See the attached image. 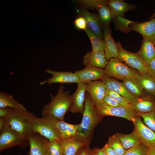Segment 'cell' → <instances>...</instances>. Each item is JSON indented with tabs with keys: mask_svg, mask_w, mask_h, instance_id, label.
Returning <instances> with one entry per match:
<instances>
[{
	"mask_svg": "<svg viewBox=\"0 0 155 155\" xmlns=\"http://www.w3.org/2000/svg\"><path fill=\"white\" fill-rule=\"evenodd\" d=\"M106 94L112 97L122 106L131 108L130 103L119 94L106 89Z\"/></svg>",
	"mask_w": 155,
	"mask_h": 155,
	"instance_id": "cell-34",
	"label": "cell"
},
{
	"mask_svg": "<svg viewBox=\"0 0 155 155\" xmlns=\"http://www.w3.org/2000/svg\"><path fill=\"white\" fill-rule=\"evenodd\" d=\"M154 97H155V93L154 94Z\"/></svg>",
	"mask_w": 155,
	"mask_h": 155,
	"instance_id": "cell-49",
	"label": "cell"
},
{
	"mask_svg": "<svg viewBox=\"0 0 155 155\" xmlns=\"http://www.w3.org/2000/svg\"><path fill=\"white\" fill-rule=\"evenodd\" d=\"M148 147L140 143L127 150L124 155H146Z\"/></svg>",
	"mask_w": 155,
	"mask_h": 155,
	"instance_id": "cell-33",
	"label": "cell"
},
{
	"mask_svg": "<svg viewBox=\"0 0 155 155\" xmlns=\"http://www.w3.org/2000/svg\"><path fill=\"white\" fill-rule=\"evenodd\" d=\"M108 1L101 4L97 10L101 25H109L111 22L116 17L114 13L108 5Z\"/></svg>",
	"mask_w": 155,
	"mask_h": 155,
	"instance_id": "cell-27",
	"label": "cell"
},
{
	"mask_svg": "<svg viewBox=\"0 0 155 155\" xmlns=\"http://www.w3.org/2000/svg\"><path fill=\"white\" fill-rule=\"evenodd\" d=\"M108 5L112 10L116 17H123L127 11L134 10L135 6L130 5L121 0H110Z\"/></svg>",
	"mask_w": 155,
	"mask_h": 155,
	"instance_id": "cell-24",
	"label": "cell"
},
{
	"mask_svg": "<svg viewBox=\"0 0 155 155\" xmlns=\"http://www.w3.org/2000/svg\"><path fill=\"white\" fill-rule=\"evenodd\" d=\"M83 62L86 67L103 69L108 63L104 51H93L87 52L83 57Z\"/></svg>",
	"mask_w": 155,
	"mask_h": 155,
	"instance_id": "cell-16",
	"label": "cell"
},
{
	"mask_svg": "<svg viewBox=\"0 0 155 155\" xmlns=\"http://www.w3.org/2000/svg\"><path fill=\"white\" fill-rule=\"evenodd\" d=\"M92 150L94 155H107L102 148H95Z\"/></svg>",
	"mask_w": 155,
	"mask_h": 155,
	"instance_id": "cell-42",
	"label": "cell"
},
{
	"mask_svg": "<svg viewBox=\"0 0 155 155\" xmlns=\"http://www.w3.org/2000/svg\"><path fill=\"white\" fill-rule=\"evenodd\" d=\"M88 146H84L81 148L75 155H89Z\"/></svg>",
	"mask_w": 155,
	"mask_h": 155,
	"instance_id": "cell-41",
	"label": "cell"
},
{
	"mask_svg": "<svg viewBox=\"0 0 155 155\" xmlns=\"http://www.w3.org/2000/svg\"><path fill=\"white\" fill-rule=\"evenodd\" d=\"M146 155H155V147L149 148Z\"/></svg>",
	"mask_w": 155,
	"mask_h": 155,
	"instance_id": "cell-45",
	"label": "cell"
},
{
	"mask_svg": "<svg viewBox=\"0 0 155 155\" xmlns=\"http://www.w3.org/2000/svg\"><path fill=\"white\" fill-rule=\"evenodd\" d=\"M140 117L137 115L133 122L140 141L148 148L155 147V132L144 124Z\"/></svg>",
	"mask_w": 155,
	"mask_h": 155,
	"instance_id": "cell-12",
	"label": "cell"
},
{
	"mask_svg": "<svg viewBox=\"0 0 155 155\" xmlns=\"http://www.w3.org/2000/svg\"><path fill=\"white\" fill-rule=\"evenodd\" d=\"M94 106L97 113L102 117L105 116L119 117L133 122L138 115L132 108H129L108 106L102 102Z\"/></svg>",
	"mask_w": 155,
	"mask_h": 155,
	"instance_id": "cell-6",
	"label": "cell"
},
{
	"mask_svg": "<svg viewBox=\"0 0 155 155\" xmlns=\"http://www.w3.org/2000/svg\"><path fill=\"white\" fill-rule=\"evenodd\" d=\"M137 115L142 118L145 125L155 132V109L149 113Z\"/></svg>",
	"mask_w": 155,
	"mask_h": 155,
	"instance_id": "cell-32",
	"label": "cell"
},
{
	"mask_svg": "<svg viewBox=\"0 0 155 155\" xmlns=\"http://www.w3.org/2000/svg\"><path fill=\"white\" fill-rule=\"evenodd\" d=\"M115 134L126 150L141 143L135 129L132 133L129 134L118 133Z\"/></svg>",
	"mask_w": 155,
	"mask_h": 155,
	"instance_id": "cell-26",
	"label": "cell"
},
{
	"mask_svg": "<svg viewBox=\"0 0 155 155\" xmlns=\"http://www.w3.org/2000/svg\"><path fill=\"white\" fill-rule=\"evenodd\" d=\"M104 70L105 75L122 80L125 78H137L141 75L137 70L130 68L117 58L110 59Z\"/></svg>",
	"mask_w": 155,
	"mask_h": 155,
	"instance_id": "cell-5",
	"label": "cell"
},
{
	"mask_svg": "<svg viewBox=\"0 0 155 155\" xmlns=\"http://www.w3.org/2000/svg\"><path fill=\"white\" fill-rule=\"evenodd\" d=\"M106 1L101 0H82L79 1L80 4L86 7L97 10L100 6Z\"/></svg>",
	"mask_w": 155,
	"mask_h": 155,
	"instance_id": "cell-36",
	"label": "cell"
},
{
	"mask_svg": "<svg viewBox=\"0 0 155 155\" xmlns=\"http://www.w3.org/2000/svg\"><path fill=\"white\" fill-rule=\"evenodd\" d=\"M83 118L75 138L88 146L94 129L102 117L96 112L89 94H86Z\"/></svg>",
	"mask_w": 155,
	"mask_h": 155,
	"instance_id": "cell-1",
	"label": "cell"
},
{
	"mask_svg": "<svg viewBox=\"0 0 155 155\" xmlns=\"http://www.w3.org/2000/svg\"><path fill=\"white\" fill-rule=\"evenodd\" d=\"M10 108L22 111L27 110L25 106L16 100L13 96L1 91L0 108Z\"/></svg>",
	"mask_w": 155,
	"mask_h": 155,
	"instance_id": "cell-25",
	"label": "cell"
},
{
	"mask_svg": "<svg viewBox=\"0 0 155 155\" xmlns=\"http://www.w3.org/2000/svg\"><path fill=\"white\" fill-rule=\"evenodd\" d=\"M89 155H94L92 150H89Z\"/></svg>",
	"mask_w": 155,
	"mask_h": 155,
	"instance_id": "cell-46",
	"label": "cell"
},
{
	"mask_svg": "<svg viewBox=\"0 0 155 155\" xmlns=\"http://www.w3.org/2000/svg\"><path fill=\"white\" fill-rule=\"evenodd\" d=\"M146 65L147 73L155 79V58Z\"/></svg>",
	"mask_w": 155,
	"mask_h": 155,
	"instance_id": "cell-39",
	"label": "cell"
},
{
	"mask_svg": "<svg viewBox=\"0 0 155 155\" xmlns=\"http://www.w3.org/2000/svg\"><path fill=\"white\" fill-rule=\"evenodd\" d=\"M79 126L80 124H71L65 122L63 120H58L56 124L61 140L75 137Z\"/></svg>",
	"mask_w": 155,
	"mask_h": 155,
	"instance_id": "cell-22",
	"label": "cell"
},
{
	"mask_svg": "<svg viewBox=\"0 0 155 155\" xmlns=\"http://www.w3.org/2000/svg\"><path fill=\"white\" fill-rule=\"evenodd\" d=\"M91 41L93 51H104V40L95 34L88 27L84 30Z\"/></svg>",
	"mask_w": 155,
	"mask_h": 155,
	"instance_id": "cell-30",
	"label": "cell"
},
{
	"mask_svg": "<svg viewBox=\"0 0 155 155\" xmlns=\"http://www.w3.org/2000/svg\"><path fill=\"white\" fill-rule=\"evenodd\" d=\"M48 148L49 153L51 155H63L61 145L57 141H49Z\"/></svg>",
	"mask_w": 155,
	"mask_h": 155,
	"instance_id": "cell-35",
	"label": "cell"
},
{
	"mask_svg": "<svg viewBox=\"0 0 155 155\" xmlns=\"http://www.w3.org/2000/svg\"><path fill=\"white\" fill-rule=\"evenodd\" d=\"M51 101L42 108V117L51 116L58 120H63L64 116L69 110L72 103L71 96L69 91L65 90L64 87H59L55 96L50 94Z\"/></svg>",
	"mask_w": 155,
	"mask_h": 155,
	"instance_id": "cell-3",
	"label": "cell"
},
{
	"mask_svg": "<svg viewBox=\"0 0 155 155\" xmlns=\"http://www.w3.org/2000/svg\"><path fill=\"white\" fill-rule=\"evenodd\" d=\"M122 81L125 88L132 94L138 98L144 95V89L137 78H125Z\"/></svg>",
	"mask_w": 155,
	"mask_h": 155,
	"instance_id": "cell-28",
	"label": "cell"
},
{
	"mask_svg": "<svg viewBox=\"0 0 155 155\" xmlns=\"http://www.w3.org/2000/svg\"><path fill=\"white\" fill-rule=\"evenodd\" d=\"M130 104L131 108L137 114L149 113L155 109V97L149 94L144 95Z\"/></svg>",
	"mask_w": 155,
	"mask_h": 155,
	"instance_id": "cell-13",
	"label": "cell"
},
{
	"mask_svg": "<svg viewBox=\"0 0 155 155\" xmlns=\"http://www.w3.org/2000/svg\"><path fill=\"white\" fill-rule=\"evenodd\" d=\"M47 73L51 75V78L39 83L40 85L46 84L50 85L54 83H77L80 82L75 73L71 72L59 71L51 70L49 69L44 70Z\"/></svg>",
	"mask_w": 155,
	"mask_h": 155,
	"instance_id": "cell-9",
	"label": "cell"
},
{
	"mask_svg": "<svg viewBox=\"0 0 155 155\" xmlns=\"http://www.w3.org/2000/svg\"><path fill=\"white\" fill-rule=\"evenodd\" d=\"M9 108H0V117H5L8 112Z\"/></svg>",
	"mask_w": 155,
	"mask_h": 155,
	"instance_id": "cell-43",
	"label": "cell"
},
{
	"mask_svg": "<svg viewBox=\"0 0 155 155\" xmlns=\"http://www.w3.org/2000/svg\"><path fill=\"white\" fill-rule=\"evenodd\" d=\"M128 27L131 30L141 34L143 38L153 42L155 40V18L144 22H132L129 25Z\"/></svg>",
	"mask_w": 155,
	"mask_h": 155,
	"instance_id": "cell-17",
	"label": "cell"
},
{
	"mask_svg": "<svg viewBox=\"0 0 155 155\" xmlns=\"http://www.w3.org/2000/svg\"><path fill=\"white\" fill-rule=\"evenodd\" d=\"M153 44L155 47V40L153 42Z\"/></svg>",
	"mask_w": 155,
	"mask_h": 155,
	"instance_id": "cell-48",
	"label": "cell"
},
{
	"mask_svg": "<svg viewBox=\"0 0 155 155\" xmlns=\"http://www.w3.org/2000/svg\"><path fill=\"white\" fill-rule=\"evenodd\" d=\"M106 144L118 155H124L126 150L115 134L109 137Z\"/></svg>",
	"mask_w": 155,
	"mask_h": 155,
	"instance_id": "cell-31",
	"label": "cell"
},
{
	"mask_svg": "<svg viewBox=\"0 0 155 155\" xmlns=\"http://www.w3.org/2000/svg\"><path fill=\"white\" fill-rule=\"evenodd\" d=\"M102 102L104 104L108 106H122L114 99L106 94L104 96Z\"/></svg>",
	"mask_w": 155,
	"mask_h": 155,
	"instance_id": "cell-38",
	"label": "cell"
},
{
	"mask_svg": "<svg viewBox=\"0 0 155 155\" xmlns=\"http://www.w3.org/2000/svg\"><path fill=\"white\" fill-rule=\"evenodd\" d=\"M137 80L143 89L149 94L155 93V79L148 73L141 74Z\"/></svg>",
	"mask_w": 155,
	"mask_h": 155,
	"instance_id": "cell-29",
	"label": "cell"
},
{
	"mask_svg": "<svg viewBox=\"0 0 155 155\" xmlns=\"http://www.w3.org/2000/svg\"><path fill=\"white\" fill-rule=\"evenodd\" d=\"M103 31L104 39L105 46L104 53L108 61L112 58H119V53L116 42L114 40L111 35L109 25H101Z\"/></svg>",
	"mask_w": 155,
	"mask_h": 155,
	"instance_id": "cell-14",
	"label": "cell"
},
{
	"mask_svg": "<svg viewBox=\"0 0 155 155\" xmlns=\"http://www.w3.org/2000/svg\"><path fill=\"white\" fill-rule=\"evenodd\" d=\"M58 120L51 116H45L40 118L34 115L31 123L34 132L38 133L49 141L61 140L59 133L56 127Z\"/></svg>",
	"mask_w": 155,
	"mask_h": 155,
	"instance_id": "cell-4",
	"label": "cell"
},
{
	"mask_svg": "<svg viewBox=\"0 0 155 155\" xmlns=\"http://www.w3.org/2000/svg\"><path fill=\"white\" fill-rule=\"evenodd\" d=\"M63 155H75L82 147L88 146L75 138L61 140L59 142Z\"/></svg>",
	"mask_w": 155,
	"mask_h": 155,
	"instance_id": "cell-23",
	"label": "cell"
},
{
	"mask_svg": "<svg viewBox=\"0 0 155 155\" xmlns=\"http://www.w3.org/2000/svg\"><path fill=\"white\" fill-rule=\"evenodd\" d=\"M136 53L146 65L155 58V47L153 41L143 38L140 48Z\"/></svg>",
	"mask_w": 155,
	"mask_h": 155,
	"instance_id": "cell-21",
	"label": "cell"
},
{
	"mask_svg": "<svg viewBox=\"0 0 155 155\" xmlns=\"http://www.w3.org/2000/svg\"><path fill=\"white\" fill-rule=\"evenodd\" d=\"M51 155L49 154V155Z\"/></svg>",
	"mask_w": 155,
	"mask_h": 155,
	"instance_id": "cell-50",
	"label": "cell"
},
{
	"mask_svg": "<svg viewBox=\"0 0 155 155\" xmlns=\"http://www.w3.org/2000/svg\"><path fill=\"white\" fill-rule=\"evenodd\" d=\"M75 72L80 82L85 83L101 80L104 75V69L96 67H86Z\"/></svg>",
	"mask_w": 155,
	"mask_h": 155,
	"instance_id": "cell-19",
	"label": "cell"
},
{
	"mask_svg": "<svg viewBox=\"0 0 155 155\" xmlns=\"http://www.w3.org/2000/svg\"><path fill=\"white\" fill-rule=\"evenodd\" d=\"M33 113L26 111L9 108L5 117L6 125L21 137L28 141L29 136L34 133L31 123Z\"/></svg>",
	"mask_w": 155,
	"mask_h": 155,
	"instance_id": "cell-2",
	"label": "cell"
},
{
	"mask_svg": "<svg viewBox=\"0 0 155 155\" xmlns=\"http://www.w3.org/2000/svg\"><path fill=\"white\" fill-rule=\"evenodd\" d=\"M119 53V59L131 68L135 69L140 74L147 73L146 65L136 53L130 52L124 49L121 43L116 42Z\"/></svg>",
	"mask_w": 155,
	"mask_h": 155,
	"instance_id": "cell-7",
	"label": "cell"
},
{
	"mask_svg": "<svg viewBox=\"0 0 155 155\" xmlns=\"http://www.w3.org/2000/svg\"><path fill=\"white\" fill-rule=\"evenodd\" d=\"M106 89L101 80L92 81L86 83V91L89 94L94 105L102 102L106 94Z\"/></svg>",
	"mask_w": 155,
	"mask_h": 155,
	"instance_id": "cell-15",
	"label": "cell"
},
{
	"mask_svg": "<svg viewBox=\"0 0 155 155\" xmlns=\"http://www.w3.org/2000/svg\"><path fill=\"white\" fill-rule=\"evenodd\" d=\"M80 14L81 16L85 18L88 28L96 36L101 38H103L104 34L101 30V24L99 16L85 9H82Z\"/></svg>",
	"mask_w": 155,
	"mask_h": 155,
	"instance_id": "cell-20",
	"label": "cell"
},
{
	"mask_svg": "<svg viewBox=\"0 0 155 155\" xmlns=\"http://www.w3.org/2000/svg\"><path fill=\"white\" fill-rule=\"evenodd\" d=\"M74 24L75 27L79 30H84L87 27V23L85 18L82 16H80L74 20Z\"/></svg>",
	"mask_w": 155,
	"mask_h": 155,
	"instance_id": "cell-37",
	"label": "cell"
},
{
	"mask_svg": "<svg viewBox=\"0 0 155 155\" xmlns=\"http://www.w3.org/2000/svg\"><path fill=\"white\" fill-rule=\"evenodd\" d=\"M101 80L106 89L119 94L130 103L136 100L138 98L131 93L125 87L123 82L104 75Z\"/></svg>",
	"mask_w": 155,
	"mask_h": 155,
	"instance_id": "cell-10",
	"label": "cell"
},
{
	"mask_svg": "<svg viewBox=\"0 0 155 155\" xmlns=\"http://www.w3.org/2000/svg\"><path fill=\"white\" fill-rule=\"evenodd\" d=\"M28 141L24 139L6 125L0 131V151L16 146L26 147Z\"/></svg>",
	"mask_w": 155,
	"mask_h": 155,
	"instance_id": "cell-8",
	"label": "cell"
},
{
	"mask_svg": "<svg viewBox=\"0 0 155 155\" xmlns=\"http://www.w3.org/2000/svg\"><path fill=\"white\" fill-rule=\"evenodd\" d=\"M102 149L107 155H118L107 144H106Z\"/></svg>",
	"mask_w": 155,
	"mask_h": 155,
	"instance_id": "cell-40",
	"label": "cell"
},
{
	"mask_svg": "<svg viewBox=\"0 0 155 155\" xmlns=\"http://www.w3.org/2000/svg\"><path fill=\"white\" fill-rule=\"evenodd\" d=\"M73 94L71 95L72 103L69 110L73 113L83 114L84 107L86 83L80 82Z\"/></svg>",
	"mask_w": 155,
	"mask_h": 155,
	"instance_id": "cell-18",
	"label": "cell"
},
{
	"mask_svg": "<svg viewBox=\"0 0 155 155\" xmlns=\"http://www.w3.org/2000/svg\"><path fill=\"white\" fill-rule=\"evenodd\" d=\"M155 16V12H154V14H153V15L150 18H149V19H152L153 18H154V17Z\"/></svg>",
	"mask_w": 155,
	"mask_h": 155,
	"instance_id": "cell-47",
	"label": "cell"
},
{
	"mask_svg": "<svg viewBox=\"0 0 155 155\" xmlns=\"http://www.w3.org/2000/svg\"><path fill=\"white\" fill-rule=\"evenodd\" d=\"M28 141L30 149L29 155H48L49 140L38 133L34 132L29 136Z\"/></svg>",
	"mask_w": 155,
	"mask_h": 155,
	"instance_id": "cell-11",
	"label": "cell"
},
{
	"mask_svg": "<svg viewBox=\"0 0 155 155\" xmlns=\"http://www.w3.org/2000/svg\"><path fill=\"white\" fill-rule=\"evenodd\" d=\"M6 125V121L4 117H0V131H1Z\"/></svg>",
	"mask_w": 155,
	"mask_h": 155,
	"instance_id": "cell-44",
	"label": "cell"
}]
</instances>
